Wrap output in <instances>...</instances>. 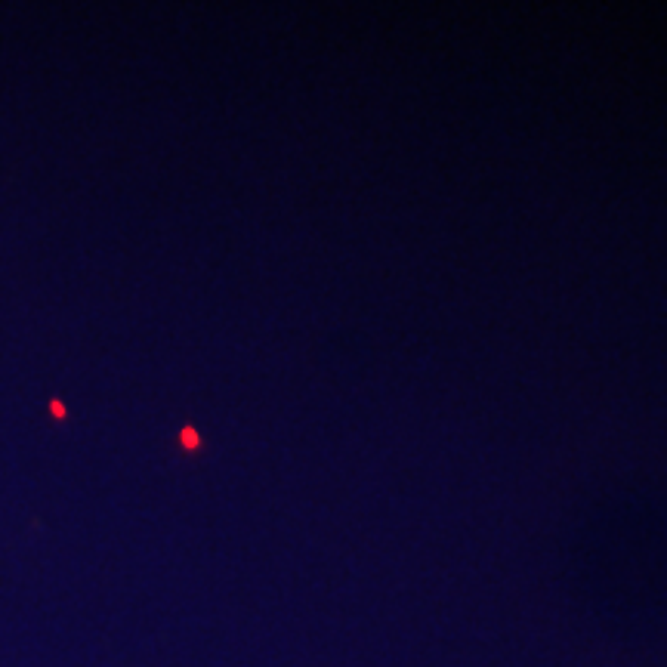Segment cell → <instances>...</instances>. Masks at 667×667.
Here are the masks:
<instances>
[{"label": "cell", "mask_w": 667, "mask_h": 667, "mask_svg": "<svg viewBox=\"0 0 667 667\" xmlns=\"http://www.w3.org/2000/svg\"><path fill=\"white\" fill-rule=\"evenodd\" d=\"M182 445H185V448H198V445H201V439L195 436V429H182Z\"/></svg>", "instance_id": "cell-1"}, {"label": "cell", "mask_w": 667, "mask_h": 667, "mask_svg": "<svg viewBox=\"0 0 667 667\" xmlns=\"http://www.w3.org/2000/svg\"><path fill=\"white\" fill-rule=\"evenodd\" d=\"M50 411H53L56 417H65V405H62V402H56V399L50 402Z\"/></svg>", "instance_id": "cell-2"}]
</instances>
